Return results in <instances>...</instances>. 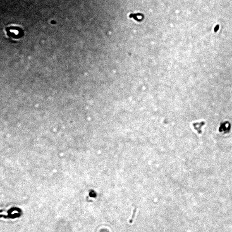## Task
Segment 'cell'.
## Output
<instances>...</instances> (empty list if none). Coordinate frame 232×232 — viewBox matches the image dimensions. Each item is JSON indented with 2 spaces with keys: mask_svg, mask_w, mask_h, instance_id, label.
I'll return each instance as SVG.
<instances>
[{
  "mask_svg": "<svg viewBox=\"0 0 232 232\" xmlns=\"http://www.w3.org/2000/svg\"><path fill=\"white\" fill-rule=\"evenodd\" d=\"M6 33L7 36L13 40L19 39L22 37L24 34L23 29L19 26L16 25H11L6 28Z\"/></svg>",
  "mask_w": 232,
  "mask_h": 232,
  "instance_id": "obj_1",
  "label": "cell"
},
{
  "mask_svg": "<svg viewBox=\"0 0 232 232\" xmlns=\"http://www.w3.org/2000/svg\"><path fill=\"white\" fill-rule=\"evenodd\" d=\"M205 124L204 122H201V123H193V126L194 127V129L198 132V134H201L202 131H201V128L202 126H203Z\"/></svg>",
  "mask_w": 232,
  "mask_h": 232,
  "instance_id": "obj_2",
  "label": "cell"
}]
</instances>
